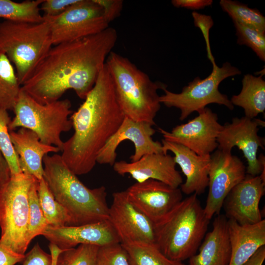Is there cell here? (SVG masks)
I'll return each instance as SVG.
<instances>
[{
    "label": "cell",
    "instance_id": "6da1fadb",
    "mask_svg": "<svg viewBox=\"0 0 265 265\" xmlns=\"http://www.w3.org/2000/svg\"><path fill=\"white\" fill-rule=\"evenodd\" d=\"M118 38L108 27L100 33L52 47L21 89L42 104L60 100L68 90L84 99Z\"/></svg>",
    "mask_w": 265,
    "mask_h": 265
},
{
    "label": "cell",
    "instance_id": "7a4b0ae2",
    "mask_svg": "<svg viewBox=\"0 0 265 265\" xmlns=\"http://www.w3.org/2000/svg\"><path fill=\"white\" fill-rule=\"evenodd\" d=\"M84 100L70 118L74 132L64 142L61 155L77 176L94 168L99 152L125 118L106 63Z\"/></svg>",
    "mask_w": 265,
    "mask_h": 265
},
{
    "label": "cell",
    "instance_id": "3957f363",
    "mask_svg": "<svg viewBox=\"0 0 265 265\" xmlns=\"http://www.w3.org/2000/svg\"><path fill=\"white\" fill-rule=\"evenodd\" d=\"M43 167V178L55 200L68 212L71 226L108 219L109 207L105 186L86 187L58 154L45 156Z\"/></svg>",
    "mask_w": 265,
    "mask_h": 265
},
{
    "label": "cell",
    "instance_id": "277c9868",
    "mask_svg": "<svg viewBox=\"0 0 265 265\" xmlns=\"http://www.w3.org/2000/svg\"><path fill=\"white\" fill-rule=\"evenodd\" d=\"M106 65L125 116L155 125L154 119L161 107L158 91L167 85L152 81L128 58L113 51L107 57Z\"/></svg>",
    "mask_w": 265,
    "mask_h": 265
},
{
    "label": "cell",
    "instance_id": "5b68a950",
    "mask_svg": "<svg viewBox=\"0 0 265 265\" xmlns=\"http://www.w3.org/2000/svg\"><path fill=\"white\" fill-rule=\"evenodd\" d=\"M210 220L197 195L192 194L154 223L155 243L168 258L183 262L196 253Z\"/></svg>",
    "mask_w": 265,
    "mask_h": 265
},
{
    "label": "cell",
    "instance_id": "8992f818",
    "mask_svg": "<svg viewBox=\"0 0 265 265\" xmlns=\"http://www.w3.org/2000/svg\"><path fill=\"white\" fill-rule=\"evenodd\" d=\"M53 45L49 26L44 20L29 23L5 20L0 23V49L14 65L21 86Z\"/></svg>",
    "mask_w": 265,
    "mask_h": 265
},
{
    "label": "cell",
    "instance_id": "52a82bcc",
    "mask_svg": "<svg viewBox=\"0 0 265 265\" xmlns=\"http://www.w3.org/2000/svg\"><path fill=\"white\" fill-rule=\"evenodd\" d=\"M71 106L68 99L40 104L21 89L13 109L15 116L8 126L9 131L17 128L29 129L42 142L54 146L62 151L64 142L61 133L73 128L69 118L73 113Z\"/></svg>",
    "mask_w": 265,
    "mask_h": 265
},
{
    "label": "cell",
    "instance_id": "ba28073f",
    "mask_svg": "<svg viewBox=\"0 0 265 265\" xmlns=\"http://www.w3.org/2000/svg\"><path fill=\"white\" fill-rule=\"evenodd\" d=\"M35 179L23 173L11 176L0 193V243L22 255L29 244L28 192Z\"/></svg>",
    "mask_w": 265,
    "mask_h": 265
},
{
    "label": "cell",
    "instance_id": "9c48e42d",
    "mask_svg": "<svg viewBox=\"0 0 265 265\" xmlns=\"http://www.w3.org/2000/svg\"><path fill=\"white\" fill-rule=\"evenodd\" d=\"M241 71L228 62L219 67L212 65L211 73L204 79L197 77L185 86L181 92L174 93L164 89L159 97L161 104L167 107H176L181 111L180 120L183 121L194 111L198 112L211 104L223 105L230 110L234 106L228 96L218 89L225 79L241 74Z\"/></svg>",
    "mask_w": 265,
    "mask_h": 265
},
{
    "label": "cell",
    "instance_id": "30bf717a",
    "mask_svg": "<svg viewBox=\"0 0 265 265\" xmlns=\"http://www.w3.org/2000/svg\"><path fill=\"white\" fill-rule=\"evenodd\" d=\"M43 17L49 24L53 46L94 35L109 27L95 0H78L57 16Z\"/></svg>",
    "mask_w": 265,
    "mask_h": 265
},
{
    "label": "cell",
    "instance_id": "8fae6325",
    "mask_svg": "<svg viewBox=\"0 0 265 265\" xmlns=\"http://www.w3.org/2000/svg\"><path fill=\"white\" fill-rule=\"evenodd\" d=\"M265 121L245 116L235 117L231 123H226L217 138L218 149L231 152L236 146L242 152L247 162L246 173L252 176L260 175L265 181V157H257L260 147L264 148L265 140L258 134L259 127H265Z\"/></svg>",
    "mask_w": 265,
    "mask_h": 265
},
{
    "label": "cell",
    "instance_id": "7c38bea8",
    "mask_svg": "<svg viewBox=\"0 0 265 265\" xmlns=\"http://www.w3.org/2000/svg\"><path fill=\"white\" fill-rule=\"evenodd\" d=\"M246 176V167L231 152L217 149L211 154L208 173L209 192L204 210L211 220L218 215L231 190Z\"/></svg>",
    "mask_w": 265,
    "mask_h": 265
},
{
    "label": "cell",
    "instance_id": "4fadbf2b",
    "mask_svg": "<svg viewBox=\"0 0 265 265\" xmlns=\"http://www.w3.org/2000/svg\"><path fill=\"white\" fill-rule=\"evenodd\" d=\"M198 113L197 116L170 132L161 128L159 131L166 141L185 146L199 156L211 155L218 147L217 138L222 125L210 108L206 107Z\"/></svg>",
    "mask_w": 265,
    "mask_h": 265
},
{
    "label": "cell",
    "instance_id": "5bb4252c",
    "mask_svg": "<svg viewBox=\"0 0 265 265\" xmlns=\"http://www.w3.org/2000/svg\"><path fill=\"white\" fill-rule=\"evenodd\" d=\"M108 220L121 244L155 243L154 223L133 204L126 190L112 194Z\"/></svg>",
    "mask_w": 265,
    "mask_h": 265
},
{
    "label": "cell",
    "instance_id": "9a60e30c",
    "mask_svg": "<svg viewBox=\"0 0 265 265\" xmlns=\"http://www.w3.org/2000/svg\"><path fill=\"white\" fill-rule=\"evenodd\" d=\"M152 127L148 123L125 117L118 129L99 152L97 163L112 166L116 161L117 149L125 140H129L134 144V152L130 157L132 162L147 154L163 153L161 143L154 141L152 137L156 132Z\"/></svg>",
    "mask_w": 265,
    "mask_h": 265
},
{
    "label": "cell",
    "instance_id": "2e32d148",
    "mask_svg": "<svg viewBox=\"0 0 265 265\" xmlns=\"http://www.w3.org/2000/svg\"><path fill=\"white\" fill-rule=\"evenodd\" d=\"M126 190L133 204L154 223L160 220L183 200L180 188L153 179L136 182Z\"/></svg>",
    "mask_w": 265,
    "mask_h": 265
},
{
    "label": "cell",
    "instance_id": "e0dca14e",
    "mask_svg": "<svg viewBox=\"0 0 265 265\" xmlns=\"http://www.w3.org/2000/svg\"><path fill=\"white\" fill-rule=\"evenodd\" d=\"M41 235L62 250L83 244L101 247L120 243L108 219L78 226L55 227L48 225Z\"/></svg>",
    "mask_w": 265,
    "mask_h": 265
},
{
    "label": "cell",
    "instance_id": "ac0fdd59",
    "mask_svg": "<svg viewBox=\"0 0 265 265\" xmlns=\"http://www.w3.org/2000/svg\"><path fill=\"white\" fill-rule=\"evenodd\" d=\"M265 192V181L260 175L246 174L225 198L222 207L228 219L239 224H253L263 219L259 203Z\"/></svg>",
    "mask_w": 265,
    "mask_h": 265
},
{
    "label": "cell",
    "instance_id": "d6986e66",
    "mask_svg": "<svg viewBox=\"0 0 265 265\" xmlns=\"http://www.w3.org/2000/svg\"><path fill=\"white\" fill-rule=\"evenodd\" d=\"M176 165L174 157L158 153L146 155L133 162L115 161L112 166L116 173L121 176L128 174L136 182L153 179L178 188L183 180Z\"/></svg>",
    "mask_w": 265,
    "mask_h": 265
},
{
    "label": "cell",
    "instance_id": "ffe728a7",
    "mask_svg": "<svg viewBox=\"0 0 265 265\" xmlns=\"http://www.w3.org/2000/svg\"><path fill=\"white\" fill-rule=\"evenodd\" d=\"M163 152H171L174 160L186 177V180L181 186L182 192L187 195L204 193L208 186V173L211 155L199 156L182 145L161 140Z\"/></svg>",
    "mask_w": 265,
    "mask_h": 265
},
{
    "label": "cell",
    "instance_id": "44dd1931",
    "mask_svg": "<svg viewBox=\"0 0 265 265\" xmlns=\"http://www.w3.org/2000/svg\"><path fill=\"white\" fill-rule=\"evenodd\" d=\"M9 132L22 172L37 180L42 179L44 158L50 153H57L60 150L54 146L43 143L38 135L29 129L20 128L17 131Z\"/></svg>",
    "mask_w": 265,
    "mask_h": 265
},
{
    "label": "cell",
    "instance_id": "7402d4cb",
    "mask_svg": "<svg viewBox=\"0 0 265 265\" xmlns=\"http://www.w3.org/2000/svg\"><path fill=\"white\" fill-rule=\"evenodd\" d=\"M199 247V252L189 259L188 265H229L231 249L228 219L218 214L214 218L212 230L207 233Z\"/></svg>",
    "mask_w": 265,
    "mask_h": 265
},
{
    "label": "cell",
    "instance_id": "603a6c76",
    "mask_svg": "<svg viewBox=\"0 0 265 265\" xmlns=\"http://www.w3.org/2000/svg\"><path fill=\"white\" fill-rule=\"evenodd\" d=\"M231 249L229 265H242L261 247L265 246V220L253 224L240 225L228 219Z\"/></svg>",
    "mask_w": 265,
    "mask_h": 265
},
{
    "label": "cell",
    "instance_id": "cb8c5ba5",
    "mask_svg": "<svg viewBox=\"0 0 265 265\" xmlns=\"http://www.w3.org/2000/svg\"><path fill=\"white\" fill-rule=\"evenodd\" d=\"M230 101L233 106L242 107L245 116L255 118L265 110V81L263 75H245L242 80V88L238 95H233Z\"/></svg>",
    "mask_w": 265,
    "mask_h": 265
},
{
    "label": "cell",
    "instance_id": "d4e9b609",
    "mask_svg": "<svg viewBox=\"0 0 265 265\" xmlns=\"http://www.w3.org/2000/svg\"><path fill=\"white\" fill-rule=\"evenodd\" d=\"M130 265H185L166 257L155 243L133 242L121 244Z\"/></svg>",
    "mask_w": 265,
    "mask_h": 265
},
{
    "label": "cell",
    "instance_id": "484cf974",
    "mask_svg": "<svg viewBox=\"0 0 265 265\" xmlns=\"http://www.w3.org/2000/svg\"><path fill=\"white\" fill-rule=\"evenodd\" d=\"M21 87L11 62L0 49V108L13 110Z\"/></svg>",
    "mask_w": 265,
    "mask_h": 265
},
{
    "label": "cell",
    "instance_id": "4316f807",
    "mask_svg": "<svg viewBox=\"0 0 265 265\" xmlns=\"http://www.w3.org/2000/svg\"><path fill=\"white\" fill-rule=\"evenodd\" d=\"M38 198L49 226L58 227L71 226V220L65 208L58 202L43 178L38 180Z\"/></svg>",
    "mask_w": 265,
    "mask_h": 265
},
{
    "label": "cell",
    "instance_id": "83f0119b",
    "mask_svg": "<svg viewBox=\"0 0 265 265\" xmlns=\"http://www.w3.org/2000/svg\"><path fill=\"white\" fill-rule=\"evenodd\" d=\"M43 0H26L18 2L0 0V18L7 20L40 23L43 21L40 6Z\"/></svg>",
    "mask_w": 265,
    "mask_h": 265
},
{
    "label": "cell",
    "instance_id": "f1b7e54d",
    "mask_svg": "<svg viewBox=\"0 0 265 265\" xmlns=\"http://www.w3.org/2000/svg\"><path fill=\"white\" fill-rule=\"evenodd\" d=\"M219 4L233 22L238 23L265 33V17L259 10L249 8L236 0H220Z\"/></svg>",
    "mask_w": 265,
    "mask_h": 265
},
{
    "label": "cell",
    "instance_id": "f546056e",
    "mask_svg": "<svg viewBox=\"0 0 265 265\" xmlns=\"http://www.w3.org/2000/svg\"><path fill=\"white\" fill-rule=\"evenodd\" d=\"M37 187L38 180L35 179L28 192L29 219L27 240L29 243L35 237L41 235L48 226L40 205Z\"/></svg>",
    "mask_w": 265,
    "mask_h": 265
},
{
    "label": "cell",
    "instance_id": "4dcf8cb0",
    "mask_svg": "<svg viewBox=\"0 0 265 265\" xmlns=\"http://www.w3.org/2000/svg\"><path fill=\"white\" fill-rule=\"evenodd\" d=\"M11 120L8 110L0 108V151L7 161L13 176L22 172L10 136L8 126Z\"/></svg>",
    "mask_w": 265,
    "mask_h": 265
},
{
    "label": "cell",
    "instance_id": "1f68e13d",
    "mask_svg": "<svg viewBox=\"0 0 265 265\" xmlns=\"http://www.w3.org/2000/svg\"><path fill=\"white\" fill-rule=\"evenodd\" d=\"M99 248L83 244L63 250L57 257L56 265H96Z\"/></svg>",
    "mask_w": 265,
    "mask_h": 265
},
{
    "label": "cell",
    "instance_id": "d6a6232c",
    "mask_svg": "<svg viewBox=\"0 0 265 265\" xmlns=\"http://www.w3.org/2000/svg\"><path fill=\"white\" fill-rule=\"evenodd\" d=\"M237 36V43L250 48L263 61H265V33L239 24L233 22Z\"/></svg>",
    "mask_w": 265,
    "mask_h": 265
},
{
    "label": "cell",
    "instance_id": "836d02e7",
    "mask_svg": "<svg viewBox=\"0 0 265 265\" xmlns=\"http://www.w3.org/2000/svg\"><path fill=\"white\" fill-rule=\"evenodd\" d=\"M96 265H130L120 243L100 247Z\"/></svg>",
    "mask_w": 265,
    "mask_h": 265
},
{
    "label": "cell",
    "instance_id": "e575fe53",
    "mask_svg": "<svg viewBox=\"0 0 265 265\" xmlns=\"http://www.w3.org/2000/svg\"><path fill=\"white\" fill-rule=\"evenodd\" d=\"M191 15L195 26L200 29L205 39L208 58L213 65L216 63L211 51L209 38L210 30L214 24L213 19L210 15L201 14L196 11H193Z\"/></svg>",
    "mask_w": 265,
    "mask_h": 265
},
{
    "label": "cell",
    "instance_id": "d590c367",
    "mask_svg": "<svg viewBox=\"0 0 265 265\" xmlns=\"http://www.w3.org/2000/svg\"><path fill=\"white\" fill-rule=\"evenodd\" d=\"M22 265H52V257L45 252L37 242L31 249L25 255Z\"/></svg>",
    "mask_w": 265,
    "mask_h": 265
},
{
    "label": "cell",
    "instance_id": "8d00e7d4",
    "mask_svg": "<svg viewBox=\"0 0 265 265\" xmlns=\"http://www.w3.org/2000/svg\"><path fill=\"white\" fill-rule=\"evenodd\" d=\"M78 0H44L40 6V10L44 13L43 16L54 17L57 16Z\"/></svg>",
    "mask_w": 265,
    "mask_h": 265
},
{
    "label": "cell",
    "instance_id": "74e56055",
    "mask_svg": "<svg viewBox=\"0 0 265 265\" xmlns=\"http://www.w3.org/2000/svg\"><path fill=\"white\" fill-rule=\"evenodd\" d=\"M102 8L105 18L109 24L121 14L123 8L121 0H95Z\"/></svg>",
    "mask_w": 265,
    "mask_h": 265
},
{
    "label": "cell",
    "instance_id": "f35d334b",
    "mask_svg": "<svg viewBox=\"0 0 265 265\" xmlns=\"http://www.w3.org/2000/svg\"><path fill=\"white\" fill-rule=\"evenodd\" d=\"M25 255L15 252L0 243V265H15L23 261Z\"/></svg>",
    "mask_w": 265,
    "mask_h": 265
},
{
    "label": "cell",
    "instance_id": "ab89813d",
    "mask_svg": "<svg viewBox=\"0 0 265 265\" xmlns=\"http://www.w3.org/2000/svg\"><path fill=\"white\" fill-rule=\"evenodd\" d=\"M213 3L212 0H172L171 3L176 7H183L192 10L204 9L210 6Z\"/></svg>",
    "mask_w": 265,
    "mask_h": 265
},
{
    "label": "cell",
    "instance_id": "60d3db41",
    "mask_svg": "<svg viewBox=\"0 0 265 265\" xmlns=\"http://www.w3.org/2000/svg\"><path fill=\"white\" fill-rule=\"evenodd\" d=\"M11 174L8 163L0 151V193L9 181Z\"/></svg>",
    "mask_w": 265,
    "mask_h": 265
},
{
    "label": "cell",
    "instance_id": "b9f144b4",
    "mask_svg": "<svg viewBox=\"0 0 265 265\" xmlns=\"http://www.w3.org/2000/svg\"><path fill=\"white\" fill-rule=\"evenodd\" d=\"M265 260V246L260 248L255 253L242 265H263Z\"/></svg>",
    "mask_w": 265,
    "mask_h": 265
},
{
    "label": "cell",
    "instance_id": "7bdbcfd3",
    "mask_svg": "<svg viewBox=\"0 0 265 265\" xmlns=\"http://www.w3.org/2000/svg\"><path fill=\"white\" fill-rule=\"evenodd\" d=\"M49 249L52 257V265H56L57 257L62 250L52 243H50Z\"/></svg>",
    "mask_w": 265,
    "mask_h": 265
}]
</instances>
